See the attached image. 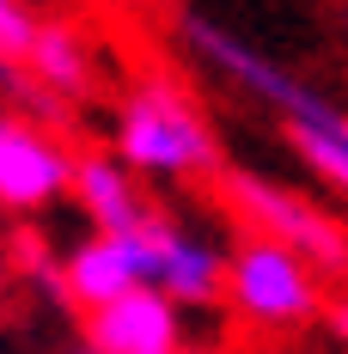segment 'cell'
<instances>
[{
    "label": "cell",
    "mask_w": 348,
    "mask_h": 354,
    "mask_svg": "<svg viewBox=\"0 0 348 354\" xmlns=\"http://www.w3.org/2000/svg\"><path fill=\"white\" fill-rule=\"evenodd\" d=\"M110 153L140 183H190V177H208L220 165V135H214L202 98L177 73L153 68V73H135L129 92L116 98Z\"/></svg>",
    "instance_id": "cell-1"
},
{
    "label": "cell",
    "mask_w": 348,
    "mask_h": 354,
    "mask_svg": "<svg viewBox=\"0 0 348 354\" xmlns=\"http://www.w3.org/2000/svg\"><path fill=\"white\" fill-rule=\"evenodd\" d=\"M220 196H226V208L239 214V226L250 239H269V245L293 250L318 275H342L348 269V226L330 208H318L312 196H300L293 183L263 177V171H226Z\"/></svg>",
    "instance_id": "cell-2"
},
{
    "label": "cell",
    "mask_w": 348,
    "mask_h": 354,
    "mask_svg": "<svg viewBox=\"0 0 348 354\" xmlns=\"http://www.w3.org/2000/svg\"><path fill=\"white\" fill-rule=\"evenodd\" d=\"M220 299L250 330H306L324 312V275L269 239H244L239 250H226Z\"/></svg>",
    "instance_id": "cell-3"
},
{
    "label": "cell",
    "mask_w": 348,
    "mask_h": 354,
    "mask_svg": "<svg viewBox=\"0 0 348 354\" xmlns=\"http://www.w3.org/2000/svg\"><path fill=\"white\" fill-rule=\"evenodd\" d=\"M177 31H183V49H190V55H196L220 86H232L239 98L275 110L281 122H293V116L318 98L312 80H300V73L287 68V62H275L263 43H250L244 31L220 25V19H208V12H183V25H177Z\"/></svg>",
    "instance_id": "cell-4"
},
{
    "label": "cell",
    "mask_w": 348,
    "mask_h": 354,
    "mask_svg": "<svg viewBox=\"0 0 348 354\" xmlns=\"http://www.w3.org/2000/svg\"><path fill=\"white\" fill-rule=\"evenodd\" d=\"M73 153L68 141L19 110H0V208L6 214H43L68 196Z\"/></svg>",
    "instance_id": "cell-5"
},
{
    "label": "cell",
    "mask_w": 348,
    "mask_h": 354,
    "mask_svg": "<svg viewBox=\"0 0 348 354\" xmlns=\"http://www.w3.org/2000/svg\"><path fill=\"white\" fill-rule=\"evenodd\" d=\"M140 239H147V287L165 293L177 312L214 306V299H220L226 250L214 245L202 226H183V220H165V214H147Z\"/></svg>",
    "instance_id": "cell-6"
},
{
    "label": "cell",
    "mask_w": 348,
    "mask_h": 354,
    "mask_svg": "<svg viewBox=\"0 0 348 354\" xmlns=\"http://www.w3.org/2000/svg\"><path fill=\"white\" fill-rule=\"evenodd\" d=\"M140 226H147V220H140ZM140 226L135 232H86V239L62 257L55 293L73 299L80 312H98L110 299L147 287V239H140Z\"/></svg>",
    "instance_id": "cell-7"
},
{
    "label": "cell",
    "mask_w": 348,
    "mask_h": 354,
    "mask_svg": "<svg viewBox=\"0 0 348 354\" xmlns=\"http://www.w3.org/2000/svg\"><path fill=\"white\" fill-rule=\"evenodd\" d=\"M86 348L92 354H183V312L165 293L135 287L122 299H110L98 312H86Z\"/></svg>",
    "instance_id": "cell-8"
},
{
    "label": "cell",
    "mask_w": 348,
    "mask_h": 354,
    "mask_svg": "<svg viewBox=\"0 0 348 354\" xmlns=\"http://www.w3.org/2000/svg\"><path fill=\"white\" fill-rule=\"evenodd\" d=\"M68 196L80 202V214L92 220V232H135L140 220L153 214L147 183H140L116 153H73Z\"/></svg>",
    "instance_id": "cell-9"
},
{
    "label": "cell",
    "mask_w": 348,
    "mask_h": 354,
    "mask_svg": "<svg viewBox=\"0 0 348 354\" xmlns=\"http://www.w3.org/2000/svg\"><path fill=\"white\" fill-rule=\"evenodd\" d=\"M25 68H31V80L49 98H86L98 86V49L73 19H37Z\"/></svg>",
    "instance_id": "cell-10"
},
{
    "label": "cell",
    "mask_w": 348,
    "mask_h": 354,
    "mask_svg": "<svg viewBox=\"0 0 348 354\" xmlns=\"http://www.w3.org/2000/svg\"><path fill=\"white\" fill-rule=\"evenodd\" d=\"M281 129H287L293 153L306 159V171L348 202V104H336V98L318 92L312 104L300 110L293 122H281Z\"/></svg>",
    "instance_id": "cell-11"
},
{
    "label": "cell",
    "mask_w": 348,
    "mask_h": 354,
    "mask_svg": "<svg viewBox=\"0 0 348 354\" xmlns=\"http://www.w3.org/2000/svg\"><path fill=\"white\" fill-rule=\"evenodd\" d=\"M31 31H37L31 6H25V0H0V68H6V62H25Z\"/></svg>",
    "instance_id": "cell-12"
},
{
    "label": "cell",
    "mask_w": 348,
    "mask_h": 354,
    "mask_svg": "<svg viewBox=\"0 0 348 354\" xmlns=\"http://www.w3.org/2000/svg\"><path fill=\"white\" fill-rule=\"evenodd\" d=\"M330 324H336V336H342V342H348V293H342V299H336V306H330Z\"/></svg>",
    "instance_id": "cell-13"
},
{
    "label": "cell",
    "mask_w": 348,
    "mask_h": 354,
    "mask_svg": "<svg viewBox=\"0 0 348 354\" xmlns=\"http://www.w3.org/2000/svg\"><path fill=\"white\" fill-rule=\"evenodd\" d=\"M183 354H214V348H183Z\"/></svg>",
    "instance_id": "cell-14"
},
{
    "label": "cell",
    "mask_w": 348,
    "mask_h": 354,
    "mask_svg": "<svg viewBox=\"0 0 348 354\" xmlns=\"http://www.w3.org/2000/svg\"><path fill=\"white\" fill-rule=\"evenodd\" d=\"M73 354H92V348H73Z\"/></svg>",
    "instance_id": "cell-15"
}]
</instances>
